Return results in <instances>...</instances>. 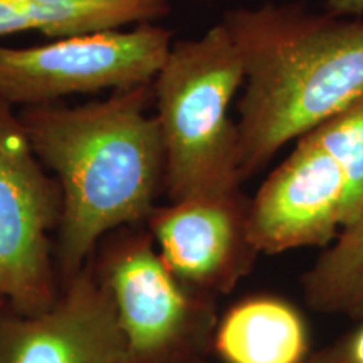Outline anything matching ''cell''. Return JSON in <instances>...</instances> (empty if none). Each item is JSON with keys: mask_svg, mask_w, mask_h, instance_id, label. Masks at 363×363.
I'll return each instance as SVG.
<instances>
[{"mask_svg": "<svg viewBox=\"0 0 363 363\" xmlns=\"http://www.w3.org/2000/svg\"><path fill=\"white\" fill-rule=\"evenodd\" d=\"M152 83L81 106L49 103L17 110L35 157L62 194L56 242L61 283L89 264L104 235L147 222L165 190L160 126L148 113Z\"/></svg>", "mask_w": 363, "mask_h": 363, "instance_id": "cell-1", "label": "cell"}, {"mask_svg": "<svg viewBox=\"0 0 363 363\" xmlns=\"http://www.w3.org/2000/svg\"><path fill=\"white\" fill-rule=\"evenodd\" d=\"M220 22L244 69L238 104L244 180L363 94V19L264 4L230 9Z\"/></svg>", "mask_w": 363, "mask_h": 363, "instance_id": "cell-2", "label": "cell"}, {"mask_svg": "<svg viewBox=\"0 0 363 363\" xmlns=\"http://www.w3.org/2000/svg\"><path fill=\"white\" fill-rule=\"evenodd\" d=\"M152 84L169 201L238 190L239 130L230 104L244 69L225 26L219 22L201 38L172 44Z\"/></svg>", "mask_w": 363, "mask_h": 363, "instance_id": "cell-3", "label": "cell"}, {"mask_svg": "<svg viewBox=\"0 0 363 363\" xmlns=\"http://www.w3.org/2000/svg\"><path fill=\"white\" fill-rule=\"evenodd\" d=\"M172 44L174 35L157 22L130 30L69 35L33 48L0 44V99L12 108H26L148 84L162 69Z\"/></svg>", "mask_w": 363, "mask_h": 363, "instance_id": "cell-4", "label": "cell"}, {"mask_svg": "<svg viewBox=\"0 0 363 363\" xmlns=\"http://www.w3.org/2000/svg\"><path fill=\"white\" fill-rule=\"evenodd\" d=\"M61 216L57 180L35 157L16 108L0 99V298L12 311L38 315L61 293L51 240Z\"/></svg>", "mask_w": 363, "mask_h": 363, "instance_id": "cell-5", "label": "cell"}, {"mask_svg": "<svg viewBox=\"0 0 363 363\" xmlns=\"http://www.w3.org/2000/svg\"><path fill=\"white\" fill-rule=\"evenodd\" d=\"M94 271L111 298L130 363L172 362L192 343L203 310L163 262L152 234L118 235Z\"/></svg>", "mask_w": 363, "mask_h": 363, "instance_id": "cell-6", "label": "cell"}, {"mask_svg": "<svg viewBox=\"0 0 363 363\" xmlns=\"http://www.w3.org/2000/svg\"><path fill=\"white\" fill-rule=\"evenodd\" d=\"M347 227V180L340 163L310 133L249 201L247 242L278 254L328 246Z\"/></svg>", "mask_w": 363, "mask_h": 363, "instance_id": "cell-7", "label": "cell"}, {"mask_svg": "<svg viewBox=\"0 0 363 363\" xmlns=\"http://www.w3.org/2000/svg\"><path fill=\"white\" fill-rule=\"evenodd\" d=\"M0 363H130L111 298L93 261L38 315L0 311Z\"/></svg>", "mask_w": 363, "mask_h": 363, "instance_id": "cell-8", "label": "cell"}, {"mask_svg": "<svg viewBox=\"0 0 363 363\" xmlns=\"http://www.w3.org/2000/svg\"><path fill=\"white\" fill-rule=\"evenodd\" d=\"M249 201L240 190L206 194L157 206L147 219L167 267L185 286L229 291L242 274L249 246Z\"/></svg>", "mask_w": 363, "mask_h": 363, "instance_id": "cell-9", "label": "cell"}, {"mask_svg": "<svg viewBox=\"0 0 363 363\" xmlns=\"http://www.w3.org/2000/svg\"><path fill=\"white\" fill-rule=\"evenodd\" d=\"M170 12V0H0V39L21 33L61 39L152 24Z\"/></svg>", "mask_w": 363, "mask_h": 363, "instance_id": "cell-10", "label": "cell"}, {"mask_svg": "<svg viewBox=\"0 0 363 363\" xmlns=\"http://www.w3.org/2000/svg\"><path fill=\"white\" fill-rule=\"evenodd\" d=\"M216 350L225 363H301L308 350L306 330L284 301L247 299L222 318Z\"/></svg>", "mask_w": 363, "mask_h": 363, "instance_id": "cell-11", "label": "cell"}, {"mask_svg": "<svg viewBox=\"0 0 363 363\" xmlns=\"http://www.w3.org/2000/svg\"><path fill=\"white\" fill-rule=\"evenodd\" d=\"M363 281V214L340 234L306 274L308 301L320 311H343Z\"/></svg>", "mask_w": 363, "mask_h": 363, "instance_id": "cell-12", "label": "cell"}, {"mask_svg": "<svg viewBox=\"0 0 363 363\" xmlns=\"http://www.w3.org/2000/svg\"><path fill=\"white\" fill-rule=\"evenodd\" d=\"M308 133L342 167L347 180L345 230L350 229L363 214V94Z\"/></svg>", "mask_w": 363, "mask_h": 363, "instance_id": "cell-13", "label": "cell"}, {"mask_svg": "<svg viewBox=\"0 0 363 363\" xmlns=\"http://www.w3.org/2000/svg\"><path fill=\"white\" fill-rule=\"evenodd\" d=\"M194 2H214V0H194ZM330 12L342 17H360L363 13V0H326Z\"/></svg>", "mask_w": 363, "mask_h": 363, "instance_id": "cell-14", "label": "cell"}, {"mask_svg": "<svg viewBox=\"0 0 363 363\" xmlns=\"http://www.w3.org/2000/svg\"><path fill=\"white\" fill-rule=\"evenodd\" d=\"M348 363H363V326L350 342V348H348Z\"/></svg>", "mask_w": 363, "mask_h": 363, "instance_id": "cell-15", "label": "cell"}, {"mask_svg": "<svg viewBox=\"0 0 363 363\" xmlns=\"http://www.w3.org/2000/svg\"><path fill=\"white\" fill-rule=\"evenodd\" d=\"M347 311H350V313H353V315L363 318V281L360 283V286H358L357 293L353 294V299H352L350 306H348Z\"/></svg>", "mask_w": 363, "mask_h": 363, "instance_id": "cell-16", "label": "cell"}, {"mask_svg": "<svg viewBox=\"0 0 363 363\" xmlns=\"http://www.w3.org/2000/svg\"><path fill=\"white\" fill-rule=\"evenodd\" d=\"M4 308H7V301L4 298H0V311H2Z\"/></svg>", "mask_w": 363, "mask_h": 363, "instance_id": "cell-17", "label": "cell"}]
</instances>
